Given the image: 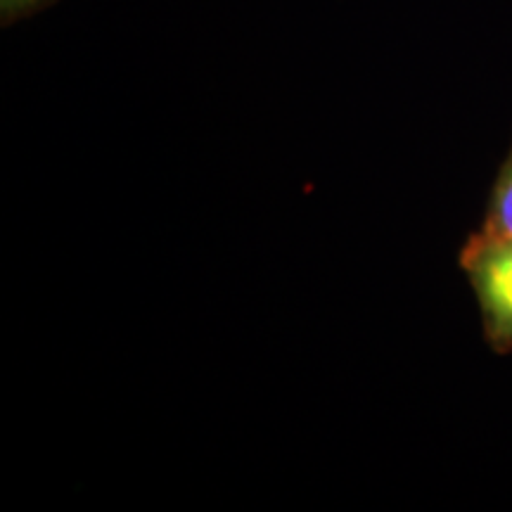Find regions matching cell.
<instances>
[{"mask_svg":"<svg viewBox=\"0 0 512 512\" xmlns=\"http://www.w3.org/2000/svg\"><path fill=\"white\" fill-rule=\"evenodd\" d=\"M460 268L477 297L486 344L512 354V238L479 228L460 252Z\"/></svg>","mask_w":512,"mask_h":512,"instance_id":"obj_1","label":"cell"},{"mask_svg":"<svg viewBox=\"0 0 512 512\" xmlns=\"http://www.w3.org/2000/svg\"><path fill=\"white\" fill-rule=\"evenodd\" d=\"M482 230L512 238V150L508 152V157H505L501 171L496 176Z\"/></svg>","mask_w":512,"mask_h":512,"instance_id":"obj_2","label":"cell"},{"mask_svg":"<svg viewBox=\"0 0 512 512\" xmlns=\"http://www.w3.org/2000/svg\"><path fill=\"white\" fill-rule=\"evenodd\" d=\"M55 0H0V24L12 27L19 19L36 15V12L46 10Z\"/></svg>","mask_w":512,"mask_h":512,"instance_id":"obj_3","label":"cell"}]
</instances>
